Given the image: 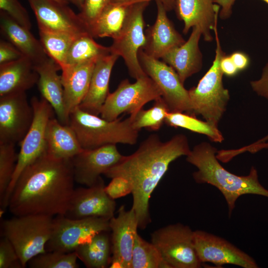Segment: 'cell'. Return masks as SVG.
<instances>
[{
    "label": "cell",
    "instance_id": "obj_4",
    "mask_svg": "<svg viewBox=\"0 0 268 268\" xmlns=\"http://www.w3.org/2000/svg\"><path fill=\"white\" fill-rule=\"evenodd\" d=\"M134 117L130 115L124 120L108 121L77 107L69 114L68 125L84 149L117 143L133 145L137 142L139 133L133 126Z\"/></svg>",
    "mask_w": 268,
    "mask_h": 268
},
{
    "label": "cell",
    "instance_id": "obj_50",
    "mask_svg": "<svg viewBox=\"0 0 268 268\" xmlns=\"http://www.w3.org/2000/svg\"><path fill=\"white\" fill-rule=\"evenodd\" d=\"M56 0L59 2L64 3V4H68L69 3V1H68V0Z\"/></svg>",
    "mask_w": 268,
    "mask_h": 268
},
{
    "label": "cell",
    "instance_id": "obj_8",
    "mask_svg": "<svg viewBox=\"0 0 268 268\" xmlns=\"http://www.w3.org/2000/svg\"><path fill=\"white\" fill-rule=\"evenodd\" d=\"M190 227L180 223L170 224L155 230L151 242L156 247L170 268L201 267Z\"/></svg>",
    "mask_w": 268,
    "mask_h": 268
},
{
    "label": "cell",
    "instance_id": "obj_49",
    "mask_svg": "<svg viewBox=\"0 0 268 268\" xmlns=\"http://www.w3.org/2000/svg\"><path fill=\"white\" fill-rule=\"evenodd\" d=\"M268 141V134L266 135V136L264 137L263 138L258 140L256 142H254V144H259V143H262L266 142H267Z\"/></svg>",
    "mask_w": 268,
    "mask_h": 268
},
{
    "label": "cell",
    "instance_id": "obj_6",
    "mask_svg": "<svg viewBox=\"0 0 268 268\" xmlns=\"http://www.w3.org/2000/svg\"><path fill=\"white\" fill-rule=\"evenodd\" d=\"M53 220L52 216L29 214L15 216L2 222L3 236L14 247L23 268L32 259L47 252Z\"/></svg>",
    "mask_w": 268,
    "mask_h": 268
},
{
    "label": "cell",
    "instance_id": "obj_35",
    "mask_svg": "<svg viewBox=\"0 0 268 268\" xmlns=\"http://www.w3.org/2000/svg\"><path fill=\"white\" fill-rule=\"evenodd\" d=\"M77 259L75 252L48 251L35 257L28 265L32 268H77Z\"/></svg>",
    "mask_w": 268,
    "mask_h": 268
},
{
    "label": "cell",
    "instance_id": "obj_28",
    "mask_svg": "<svg viewBox=\"0 0 268 268\" xmlns=\"http://www.w3.org/2000/svg\"><path fill=\"white\" fill-rule=\"evenodd\" d=\"M107 231L97 234L88 243L78 246L75 252L88 268H106L112 259L111 239Z\"/></svg>",
    "mask_w": 268,
    "mask_h": 268
},
{
    "label": "cell",
    "instance_id": "obj_44",
    "mask_svg": "<svg viewBox=\"0 0 268 268\" xmlns=\"http://www.w3.org/2000/svg\"><path fill=\"white\" fill-rule=\"evenodd\" d=\"M229 56L239 71L245 70L249 66L250 63L249 57L244 52L235 51Z\"/></svg>",
    "mask_w": 268,
    "mask_h": 268
},
{
    "label": "cell",
    "instance_id": "obj_13",
    "mask_svg": "<svg viewBox=\"0 0 268 268\" xmlns=\"http://www.w3.org/2000/svg\"><path fill=\"white\" fill-rule=\"evenodd\" d=\"M195 250L201 263L217 267L230 264L243 268H258L255 259L237 247L219 236L196 230L194 233Z\"/></svg>",
    "mask_w": 268,
    "mask_h": 268
},
{
    "label": "cell",
    "instance_id": "obj_31",
    "mask_svg": "<svg viewBox=\"0 0 268 268\" xmlns=\"http://www.w3.org/2000/svg\"><path fill=\"white\" fill-rule=\"evenodd\" d=\"M38 29L40 41L46 53L62 69L66 65L68 50L78 35L40 27Z\"/></svg>",
    "mask_w": 268,
    "mask_h": 268
},
{
    "label": "cell",
    "instance_id": "obj_22",
    "mask_svg": "<svg viewBox=\"0 0 268 268\" xmlns=\"http://www.w3.org/2000/svg\"><path fill=\"white\" fill-rule=\"evenodd\" d=\"M201 36L200 29L193 27L187 41L161 58L176 71L183 84L188 78L199 72L202 68V55L199 48Z\"/></svg>",
    "mask_w": 268,
    "mask_h": 268
},
{
    "label": "cell",
    "instance_id": "obj_29",
    "mask_svg": "<svg viewBox=\"0 0 268 268\" xmlns=\"http://www.w3.org/2000/svg\"><path fill=\"white\" fill-rule=\"evenodd\" d=\"M129 5L111 2L89 28L90 34L94 38H116L123 27Z\"/></svg>",
    "mask_w": 268,
    "mask_h": 268
},
{
    "label": "cell",
    "instance_id": "obj_37",
    "mask_svg": "<svg viewBox=\"0 0 268 268\" xmlns=\"http://www.w3.org/2000/svg\"><path fill=\"white\" fill-rule=\"evenodd\" d=\"M0 9L21 26L31 29L28 13L18 0H0Z\"/></svg>",
    "mask_w": 268,
    "mask_h": 268
},
{
    "label": "cell",
    "instance_id": "obj_30",
    "mask_svg": "<svg viewBox=\"0 0 268 268\" xmlns=\"http://www.w3.org/2000/svg\"><path fill=\"white\" fill-rule=\"evenodd\" d=\"M94 39L88 32L78 35L68 50L65 67L97 62L101 57L111 53L110 47L101 45Z\"/></svg>",
    "mask_w": 268,
    "mask_h": 268
},
{
    "label": "cell",
    "instance_id": "obj_14",
    "mask_svg": "<svg viewBox=\"0 0 268 268\" xmlns=\"http://www.w3.org/2000/svg\"><path fill=\"white\" fill-rule=\"evenodd\" d=\"M33 118V108L26 92L0 96V143L19 144Z\"/></svg>",
    "mask_w": 268,
    "mask_h": 268
},
{
    "label": "cell",
    "instance_id": "obj_2",
    "mask_svg": "<svg viewBox=\"0 0 268 268\" xmlns=\"http://www.w3.org/2000/svg\"><path fill=\"white\" fill-rule=\"evenodd\" d=\"M187 136L177 134L162 141L157 134L149 135L137 150L110 168L104 175L109 178L122 177L132 187V209L138 228L144 229L151 222L149 200L151 195L167 171L171 162L191 151Z\"/></svg>",
    "mask_w": 268,
    "mask_h": 268
},
{
    "label": "cell",
    "instance_id": "obj_32",
    "mask_svg": "<svg viewBox=\"0 0 268 268\" xmlns=\"http://www.w3.org/2000/svg\"><path fill=\"white\" fill-rule=\"evenodd\" d=\"M164 123L174 128H182L193 132L205 135L213 142L221 143L224 137L218 128L207 121H202L195 116L184 112H169Z\"/></svg>",
    "mask_w": 268,
    "mask_h": 268
},
{
    "label": "cell",
    "instance_id": "obj_41",
    "mask_svg": "<svg viewBox=\"0 0 268 268\" xmlns=\"http://www.w3.org/2000/svg\"><path fill=\"white\" fill-rule=\"evenodd\" d=\"M23 55L21 52L8 41H0V65L17 60Z\"/></svg>",
    "mask_w": 268,
    "mask_h": 268
},
{
    "label": "cell",
    "instance_id": "obj_15",
    "mask_svg": "<svg viewBox=\"0 0 268 268\" xmlns=\"http://www.w3.org/2000/svg\"><path fill=\"white\" fill-rule=\"evenodd\" d=\"M101 177L90 187L74 190L65 215L73 219L102 217L110 219L114 216L116 202L105 191Z\"/></svg>",
    "mask_w": 268,
    "mask_h": 268
},
{
    "label": "cell",
    "instance_id": "obj_5",
    "mask_svg": "<svg viewBox=\"0 0 268 268\" xmlns=\"http://www.w3.org/2000/svg\"><path fill=\"white\" fill-rule=\"evenodd\" d=\"M218 20L213 28L216 42L214 59L212 64L196 86L188 90L192 107V115L201 116L205 121L218 127L224 114L230 94L223 84V73L220 67L222 50L219 38Z\"/></svg>",
    "mask_w": 268,
    "mask_h": 268
},
{
    "label": "cell",
    "instance_id": "obj_16",
    "mask_svg": "<svg viewBox=\"0 0 268 268\" xmlns=\"http://www.w3.org/2000/svg\"><path fill=\"white\" fill-rule=\"evenodd\" d=\"M123 157L116 144H108L91 149H83L71 159L75 182L86 187L92 186L101 174H104Z\"/></svg>",
    "mask_w": 268,
    "mask_h": 268
},
{
    "label": "cell",
    "instance_id": "obj_51",
    "mask_svg": "<svg viewBox=\"0 0 268 268\" xmlns=\"http://www.w3.org/2000/svg\"><path fill=\"white\" fill-rule=\"evenodd\" d=\"M268 4V0H262Z\"/></svg>",
    "mask_w": 268,
    "mask_h": 268
},
{
    "label": "cell",
    "instance_id": "obj_24",
    "mask_svg": "<svg viewBox=\"0 0 268 268\" xmlns=\"http://www.w3.org/2000/svg\"><path fill=\"white\" fill-rule=\"evenodd\" d=\"M0 28L1 34L7 40L35 66L49 58L40 40L34 37L30 30L17 23L2 10L0 11Z\"/></svg>",
    "mask_w": 268,
    "mask_h": 268
},
{
    "label": "cell",
    "instance_id": "obj_10",
    "mask_svg": "<svg viewBox=\"0 0 268 268\" xmlns=\"http://www.w3.org/2000/svg\"><path fill=\"white\" fill-rule=\"evenodd\" d=\"M109 231V219H73L64 215H57L53 218L51 235L46 245V251L73 252L78 246L89 242L97 234Z\"/></svg>",
    "mask_w": 268,
    "mask_h": 268
},
{
    "label": "cell",
    "instance_id": "obj_11",
    "mask_svg": "<svg viewBox=\"0 0 268 268\" xmlns=\"http://www.w3.org/2000/svg\"><path fill=\"white\" fill-rule=\"evenodd\" d=\"M161 96V90L147 75L133 83L124 79L115 91L109 93L101 108V117L113 121L124 113L134 116L145 104Z\"/></svg>",
    "mask_w": 268,
    "mask_h": 268
},
{
    "label": "cell",
    "instance_id": "obj_1",
    "mask_svg": "<svg viewBox=\"0 0 268 268\" xmlns=\"http://www.w3.org/2000/svg\"><path fill=\"white\" fill-rule=\"evenodd\" d=\"M74 182L71 159L45 152L19 176L9 198V210L14 216L65 215Z\"/></svg>",
    "mask_w": 268,
    "mask_h": 268
},
{
    "label": "cell",
    "instance_id": "obj_9",
    "mask_svg": "<svg viewBox=\"0 0 268 268\" xmlns=\"http://www.w3.org/2000/svg\"><path fill=\"white\" fill-rule=\"evenodd\" d=\"M149 3L141 2L129 5L123 27L110 46L111 53L123 58L130 75L135 79L147 75L139 63L138 52L146 42L143 12Z\"/></svg>",
    "mask_w": 268,
    "mask_h": 268
},
{
    "label": "cell",
    "instance_id": "obj_42",
    "mask_svg": "<svg viewBox=\"0 0 268 268\" xmlns=\"http://www.w3.org/2000/svg\"><path fill=\"white\" fill-rule=\"evenodd\" d=\"M250 83L254 92L268 100V62L263 67L261 77Z\"/></svg>",
    "mask_w": 268,
    "mask_h": 268
},
{
    "label": "cell",
    "instance_id": "obj_18",
    "mask_svg": "<svg viewBox=\"0 0 268 268\" xmlns=\"http://www.w3.org/2000/svg\"><path fill=\"white\" fill-rule=\"evenodd\" d=\"M27 0L38 27L75 35L88 32L78 14L68 4L54 0Z\"/></svg>",
    "mask_w": 268,
    "mask_h": 268
},
{
    "label": "cell",
    "instance_id": "obj_48",
    "mask_svg": "<svg viewBox=\"0 0 268 268\" xmlns=\"http://www.w3.org/2000/svg\"><path fill=\"white\" fill-rule=\"evenodd\" d=\"M68 1L74 4L80 10L82 7L84 2V0H68Z\"/></svg>",
    "mask_w": 268,
    "mask_h": 268
},
{
    "label": "cell",
    "instance_id": "obj_7",
    "mask_svg": "<svg viewBox=\"0 0 268 268\" xmlns=\"http://www.w3.org/2000/svg\"><path fill=\"white\" fill-rule=\"evenodd\" d=\"M30 103L33 110L32 122L26 135L19 143L20 150L15 171L0 203L3 209L8 207L11 194L20 174L29 165L46 152V127L55 112L50 104L42 97L38 99L34 96Z\"/></svg>",
    "mask_w": 268,
    "mask_h": 268
},
{
    "label": "cell",
    "instance_id": "obj_19",
    "mask_svg": "<svg viewBox=\"0 0 268 268\" xmlns=\"http://www.w3.org/2000/svg\"><path fill=\"white\" fill-rule=\"evenodd\" d=\"M220 8L216 0H176L174 9L178 18L184 23V34L197 27L204 40L211 42V31L218 20Z\"/></svg>",
    "mask_w": 268,
    "mask_h": 268
},
{
    "label": "cell",
    "instance_id": "obj_47",
    "mask_svg": "<svg viewBox=\"0 0 268 268\" xmlns=\"http://www.w3.org/2000/svg\"><path fill=\"white\" fill-rule=\"evenodd\" d=\"M264 148H268V142L259 144L252 143L250 145L242 147V151L243 152L249 151L254 153Z\"/></svg>",
    "mask_w": 268,
    "mask_h": 268
},
{
    "label": "cell",
    "instance_id": "obj_45",
    "mask_svg": "<svg viewBox=\"0 0 268 268\" xmlns=\"http://www.w3.org/2000/svg\"><path fill=\"white\" fill-rule=\"evenodd\" d=\"M151 0L160 1L167 11L174 9L176 0H112L111 2L123 5H131L141 2H150Z\"/></svg>",
    "mask_w": 268,
    "mask_h": 268
},
{
    "label": "cell",
    "instance_id": "obj_33",
    "mask_svg": "<svg viewBox=\"0 0 268 268\" xmlns=\"http://www.w3.org/2000/svg\"><path fill=\"white\" fill-rule=\"evenodd\" d=\"M131 268H170L156 247L136 234L132 253Z\"/></svg>",
    "mask_w": 268,
    "mask_h": 268
},
{
    "label": "cell",
    "instance_id": "obj_26",
    "mask_svg": "<svg viewBox=\"0 0 268 268\" xmlns=\"http://www.w3.org/2000/svg\"><path fill=\"white\" fill-rule=\"evenodd\" d=\"M38 79L34 64L25 57L0 65V96L26 92Z\"/></svg>",
    "mask_w": 268,
    "mask_h": 268
},
{
    "label": "cell",
    "instance_id": "obj_20",
    "mask_svg": "<svg viewBox=\"0 0 268 268\" xmlns=\"http://www.w3.org/2000/svg\"><path fill=\"white\" fill-rule=\"evenodd\" d=\"M157 16L154 23L145 31L146 42L142 48L148 55L159 59L185 41L168 18L160 1H156Z\"/></svg>",
    "mask_w": 268,
    "mask_h": 268
},
{
    "label": "cell",
    "instance_id": "obj_34",
    "mask_svg": "<svg viewBox=\"0 0 268 268\" xmlns=\"http://www.w3.org/2000/svg\"><path fill=\"white\" fill-rule=\"evenodd\" d=\"M154 101L151 108L145 110L142 108L134 116L133 126L135 130L139 131L144 128L157 131L164 123L166 116L170 112L169 108L162 96Z\"/></svg>",
    "mask_w": 268,
    "mask_h": 268
},
{
    "label": "cell",
    "instance_id": "obj_39",
    "mask_svg": "<svg viewBox=\"0 0 268 268\" xmlns=\"http://www.w3.org/2000/svg\"><path fill=\"white\" fill-rule=\"evenodd\" d=\"M23 268L19 256L10 242L3 237L0 241V268Z\"/></svg>",
    "mask_w": 268,
    "mask_h": 268
},
{
    "label": "cell",
    "instance_id": "obj_17",
    "mask_svg": "<svg viewBox=\"0 0 268 268\" xmlns=\"http://www.w3.org/2000/svg\"><path fill=\"white\" fill-rule=\"evenodd\" d=\"M111 231L112 259L111 268H131L132 253L138 228L134 211L126 210L121 205L118 215L110 219Z\"/></svg>",
    "mask_w": 268,
    "mask_h": 268
},
{
    "label": "cell",
    "instance_id": "obj_25",
    "mask_svg": "<svg viewBox=\"0 0 268 268\" xmlns=\"http://www.w3.org/2000/svg\"><path fill=\"white\" fill-rule=\"evenodd\" d=\"M96 63L91 61L67 66L61 69L65 105L68 116L85 97Z\"/></svg>",
    "mask_w": 268,
    "mask_h": 268
},
{
    "label": "cell",
    "instance_id": "obj_12",
    "mask_svg": "<svg viewBox=\"0 0 268 268\" xmlns=\"http://www.w3.org/2000/svg\"><path fill=\"white\" fill-rule=\"evenodd\" d=\"M138 58L145 73L156 83L170 112L192 115L188 90L184 86L176 71L169 65L146 54L142 49Z\"/></svg>",
    "mask_w": 268,
    "mask_h": 268
},
{
    "label": "cell",
    "instance_id": "obj_27",
    "mask_svg": "<svg viewBox=\"0 0 268 268\" xmlns=\"http://www.w3.org/2000/svg\"><path fill=\"white\" fill-rule=\"evenodd\" d=\"M45 138L46 152L58 158L71 159L83 149L72 128L57 118L48 121Z\"/></svg>",
    "mask_w": 268,
    "mask_h": 268
},
{
    "label": "cell",
    "instance_id": "obj_3",
    "mask_svg": "<svg viewBox=\"0 0 268 268\" xmlns=\"http://www.w3.org/2000/svg\"><path fill=\"white\" fill-rule=\"evenodd\" d=\"M217 149L207 142L196 145L187 155L186 160L197 170L193 173L198 184H208L223 195L230 217L236 201L244 195H256L268 198V190L260 182L258 171L252 166L246 176H238L227 170L216 157Z\"/></svg>",
    "mask_w": 268,
    "mask_h": 268
},
{
    "label": "cell",
    "instance_id": "obj_36",
    "mask_svg": "<svg viewBox=\"0 0 268 268\" xmlns=\"http://www.w3.org/2000/svg\"><path fill=\"white\" fill-rule=\"evenodd\" d=\"M15 144L0 143V202L3 201L6 191L15 171L18 154Z\"/></svg>",
    "mask_w": 268,
    "mask_h": 268
},
{
    "label": "cell",
    "instance_id": "obj_23",
    "mask_svg": "<svg viewBox=\"0 0 268 268\" xmlns=\"http://www.w3.org/2000/svg\"><path fill=\"white\" fill-rule=\"evenodd\" d=\"M119 56L110 53L96 63L87 92L78 106L82 110L98 116L109 93L112 68Z\"/></svg>",
    "mask_w": 268,
    "mask_h": 268
},
{
    "label": "cell",
    "instance_id": "obj_38",
    "mask_svg": "<svg viewBox=\"0 0 268 268\" xmlns=\"http://www.w3.org/2000/svg\"><path fill=\"white\" fill-rule=\"evenodd\" d=\"M112 0H84L82 7L78 14L86 25L88 31L104 8Z\"/></svg>",
    "mask_w": 268,
    "mask_h": 268
},
{
    "label": "cell",
    "instance_id": "obj_46",
    "mask_svg": "<svg viewBox=\"0 0 268 268\" xmlns=\"http://www.w3.org/2000/svg\"><path fill=\"white\" fill-rule=\"evenodd\" d=\"M236 0H216V3L220 6L219 17L222 19H227L231 16L232 7Z\"/></svg>",
    "mask_w": 268,
    "mask_h": 268
},
{
    "label": "cell",
    "instance_id": "obj_40",
    "mask_svg": "<svg viewBox=\"0 0 268 268\" xmlns=\"http://www.w3.org/2000/svg\"><path fill=\"white\" fill-rule=\"evenodd\" d=\"M107 194L115 200L132 194V187L126 179L122 177H115L111 179L109 184L105 187Z\"/></svg>",
    "mask_w": 268,
    "mask_h": 268
},
{
    "label": "cell",
    "instance_id": "obj_21",
    "mask_svg": "<svg viewBox=\"0 0 268 268\" xmlns=\"http://www.w3.org/2000/svg\"><path fill=\"white\" fill-rule=\"evenodd\" d=\"M39 74L37 85L42 97L53 107L58 120L63 124H69V116L65 105L64 88L58 71L60 66L49 58L45 62L35 66Z\"/></svg>",
    "mask_w": 268,
    "mask_h": 268
},
{
    "label": "cell",
    "instance_id": "obj_43",
    "mask_svg": "<svg viewBox=\"0 0 268 268\" xmlns=\"http://www.w3.org/2000/svg\"><path fill=\"white\" fill-rule=\"evenodd\" d=\"M220 67L223 74L228 77L234 76L239 72L230 56L225 54L221 58Z\"/></svg>",
    "mask_w": 268,
    "mask_h": 268
}]
</instances>
